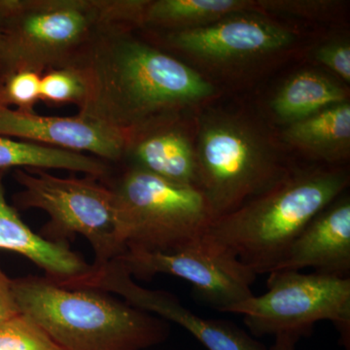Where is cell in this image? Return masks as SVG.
Listing matches in <instances>:
<instances>
[{"label": "cell", "mask_w": 350, "mask_h": 350, "mask_svg": "<svg viewBox=\"0 0 350 350\" xmlns=\"http://www.w3.org/2000/svg\"><path fill=\"white\" fill-rule=\"evenodd\" d=\"M75 64L88 85L79 114L129 137L215 92L195 69L122 29L96 39Z\"/></svg>", "instance_id": "cell-1"}, {"label": "cell", "mask_w": 350, "mask_h": 350, "mask_svg": "<svg viewBox=\"0 0 350 350\" xmlns=\"http://www.w3.org/2000/svg\"><path fill=\"white\" fill-rule=\"evenodd\" d=\"M146 0H15L0 25V78L75 63L103 34L144 24ZM82 54V55H83Z\"/></svg>", "instance_id": "cell-2"}, {"label": "cell", "mask_w": 350, "mask_h": 350, "mask_svg": "<svg viewBox=\"0 0 350 350\" xmlns=\"http://www.w3.org/2000/svg\"><path fill=\"white\" fill-rule=\"evenodd\" d=\"M21 313L64 350H144L167 340L165 320L96 289H68L47 278L12 280Z\"/></svg>", "instance_id": "cell-3"}, {"label": "cell", "mask_w": 350, "mask_h": 350, "mask_svg": "<svg viewBox=\"0 0 350 350\" xmlns=\"http://www.w3.org/2000/svg\"><path fill=\"white\" fill-rule=\"evenodd\" d=\"M349 184L344 170H308L213 221L206 238L231 251L255 275L269 273L317 214Z\"/></svg>", "instance_id": "cell-4"}, {"label": "cell", "mask_w": 350, "mask_h": 350, "mask_svg": "<svg viewBox=\"0 0 350 350\" xmlns=\"http://www.w3.org/2000/svg\"><path fill=\"white\" fill-rule=\"evenodd\" d=\"M111 189L125 250L178 252L199 243L216 217L199 188L131 167Z\"/></svg>", "instance_id": "cell-5"}, {"label": "cell", "mask_w": 350, "mask_h": 350, "mask_svg": "<svg viewBox=\"0 0 350 350\" xmlns=\"http://www.w3.org/2000/svg\"><path fill=\"white\" fill-rule=\"evenodd\" d=\"M196 157L198 188L216 218L268 192L291 174L252 126L226 115L202 120Z\"/></svg>", "instance_id": "cell-6"}, {"label": "cell", "mask_w": 350, "mask_h": 350, "mask_svg": "<svg viewBox=\"0 0 350 350\" xmlns=\"http://www.w3.org/2000/svg\"><path fill=\"white\" fill-rule=\"evenodd\" d=\"M14 178L22 187L13 197L16 208L42 209L50 216L39 232L46 241L69 244L81 234L93 248L94 267L125 251L119 238L114 194L96 177L63 178L43 170L17 169Z\"/></svg>", "instance_id": "cell-7"}, {"label": "cell", "mask_w": 350, "mask_h": 350, "mask_svg": "<svg viewBox=\"0 0 350 350\" xmlns=\"http://www.w3.org/2000/svg\"><path fill=\"white\" fill-rule=\"evenodd\" d=\"M268 290L230 308L243 315L255 337L292 334L306 337L319 321H331L342 345H350V278L275 271L269 273Z\"/></svg>", "instance_id": "cell-8"}, {"label": "cell", "mask_w": 350, "mask_h": 350, "mask_svg": "<svg viewBox=\"0 0 350 350\" xmlns=\"http://www.w3.org/2000/svg\"><path fill=\"white\" fill-rule=\"evenodd\" d=\"M115 259L137 280L165 273L192 285L200 301L221 312L252 297L256 275L231 251L204 237L199 243L174 253L126 248Z\"/></svg>", "instance_id": "cell-9"}, {"label": "cell", "mask_w": 350, "mask_h": 350, "mask_svg": "<svg viewBox=\"0 0 350 350\" xmlns=\"http://www.w3.org/2000/svg\"><path fill=\"white\" fill-rule=\"evenodd\" d=\"M72 289H96L121 295L129 305L174 322L187 330L207 350H268L262 342L229 321L208 319L182 305L170 292L149 290L133 282L117 259L94 267L71 283Z\"/></svg>", "instance_id": "cell-10"}, {"label": "cell", "mask_w": 350, "mask_h": 350, "mask_svg": "<svg viewBox=\"0 0 350 350\" xmlns=\"http://www.w3.org/2000/svg\"><path fill=\"white\" fill-rule=\"evenodd\" d=\"M293 32L273 21L237 14L199 29L174 31L170 43L206 64L238 63L273 54L293 43Z\"/></svg>", "instance_id": "cell-11"}, {"label": "cell", "mask_w": 350, "mask_h": 350, "mask_svg": "<svg viewBox=\"0 0 350 350\" xmlns=\"http://www.w3.org/2000/svg\"><path fill=\"white\" fill-rule=\"evenodd\" d=\"M0 137L78 153L90 152L114 162L125 155L129 142L126 133L80 114L42 116L3 107H0Z\"/></svg>", "instance_id": "cell-12"}, {"label": "cell", "mask_w": 350, "mask_h": 350, "mask_svg": "<svg viewBox=\"0 0 350 350\" xmlns=\"http://www.w3.org/2000/svg\"><path fill=\"white\" fill-rule=\"evenodd\" d=\"M315 269L321 275L350 278V200L338 197L306 225L275 271Z\"/></svg>", "instance_id": "cell-13"}, {"label": "cell", "mask_w": 350, "mask_h": 350, "mask_svg": "<svg viewBox=\"0 0 350 350\" xmlns=\"http://www.w3.org/2000/svg\"><path fill=\"white\" fill-rule=\"evenodd\" d=\"M0 170V250L17 253L45 273L51 282L62 285L85 275L91 265L70 250L69 244L51 243L32 231L6 200L4 177Z\"/></svg>", "instance_id": "cell-14"}, {"label": "cell", "mask_w": 350, "mask_h": 350, "mask_svg": "<svg viewBox=\"0 0 350 350\" xmlns=\"http://www.w3.org/2000/svg\"><path fill=\"white\" fill-rule=\"evenodd\" d=\"M133 167L165 180L198 188L196 149L187 135L167 122L135 133L129 138Z\"/></svg>", "instance_id": "cell-15"}, {"label": "cell", "mask_w": 350, "mask_h": 350, "mask_svg": "<svg viewBox=\"0 0 350 350\" xmlns=\"http://www.w3.org/2000/svg\"><path fill=\"white\" fill-rule=\"evenodd\" d=\"M283 138L313 158L329 163L345 160L350 150L349 103H338L289 124Z\"/></svg>", "instance_id": "cell-16"}, {"label": "cell", "mask_w": 350, "mask_h": 350, "mask_svg": "<svg viewBox=\"0 0 350 350\" xmlns=\"http://www.w3.org/2000/svg\"><path fill=\"white\" fill-rule=\"evenodd\" d=\"M347 94L338 85L315 71L306 70L290 78L271 103L278 119L289 124L300 121L347 101Z\"/></svg>", "instance_id": "cell-17"}, {"label": "cell", "mask_w": 350, "mask_h": 350, "mask_svg": "<svg viewBox=\"0 0 350 350\" xmlns=\"http://www.w3.org/2000/svg\"><path fill=\"white\" fill-rule=\"evenodd\" d=\"M253 10L256 1L250 0H157L145 9L144 24L187 31Z\"/></svg>", "instance_id": "cell-18"}, {"label": "cell", "mask_w": 350, "mask_h": 350, "mask_svg": "<svg viewBox=\"0 0 350 350\" xmlns=\"http://www.w3.org/2000/svg\"><path fill=\"white\" fill-rule=\"evenodd\" d=\"M10 169L66 170L98 179L109 172L107 163L84 153L0 137V170Z\"/></svg>", "instance_id": "cell-19"}, {"label": "cell", "mask_w": 350, "mask_h": 350, "mask_svg": "<svg viewBox=\"0 0 350 350\" xmlns=\"http://www.w3.org/2000/svg\"><path fill=\"white\" fill-rule=\"evenodd\" d=\"M87 94L86 77L77 64L52 69L41 76L40 100L45 103H75L80 108L86 100Z\"/></svg>", "instance_id": "cell-20"}, {"label": "cell", "mask_w": 350, "mask_h": 350, "mask_svg": "<svg viewBox=\"0 0 350 350\" xmlns=\"http://www.w3.org/2000/svg\"><path fill=\"white\" fill-rule=\"evenodd\" d=\"M0 350H64L27 315L20 313L0 325Z\"/></svg>", "instance_id": "cell-21"}, {"label": "cell", "mask_w": 350, "mask_h": 350, "mask_svg": "<svg viewBox=\"0 0 350 350\" xmlns=\"http://www.w3.org/2000/svg\"><path fill=\"white\" fill-rule=\"evenodd\" d=\"M41 75L33 71H17L0 78V107L33 112L40 100Z\"/></svg>", "instance_id": "cell-22"}, {"label": "cell", "mask_w": 350, "mask_h": 350, "mask_svg": "<svg viewBox=\"0 0 350 350\" xmlns=\"http://www.w3.org/2000/svg\"><path fill=\"white\" fill-rule=\"evenodd\" d=\"M335 2L325 0H308V1H290V0H260L256 1L258 9L269 12L290 14V15L319 16L330 11Z\"/></svg>", "instance_id": "cell-23"}, {"label": "cell", "mask_w": 350, "mask_h": 350, "mask_svg": "<svg viewBox=\"0 0 350 350\" xmlns=\"http://www.w3.org/2000/svg\"><path fill=\"white\" fill-rule=\"evenodd\" d=\"M317 62L333 70L336 75L350 81V46L345 41H335L319 46L314 52Z\"/></svg>", "instance_id": "cell-24"}, {"label": "cell", "mask_w": 350, "mask_h": 350, "mask_svg": "<svg viewBox=\"0 0 350 350\" xmlns=\"http://www.w3.org/2000/svg\"><path fill=\"white\" fill-rule=\"evenodd\" d=\"M20 313L14 297L12 280L5 275L0 266V325Z\"/></svg>", "instance_id": "cell-25"}, {"label": "cell", "mask_w": 350, "mask_h": 350, "mask_svg": "<svg viewBox=\"0 0 350 350\" xmlns=\"http://www.w3.org/2000/svg\"><path fill=\"white\" fill-rule=\"evenodd\" d=\"M300 338L292 334H280L275 336V344L268 350H296V344Z\"/></svg>", "instance_id": "cell-26"}, {"label": "cell", "mask_w": 350, "mask_h": 350, "mask_svg": "<svg viewBox=\"0 0 350 350\" xmlns=\"http://www.w3.org/2000/svg\"><path fill=\"white\" fill-rule=\"evenodd\" d=\"M0 40H1V36H0Z\"/></svg>", "instance_id": "cell-27"}]
</instances>
